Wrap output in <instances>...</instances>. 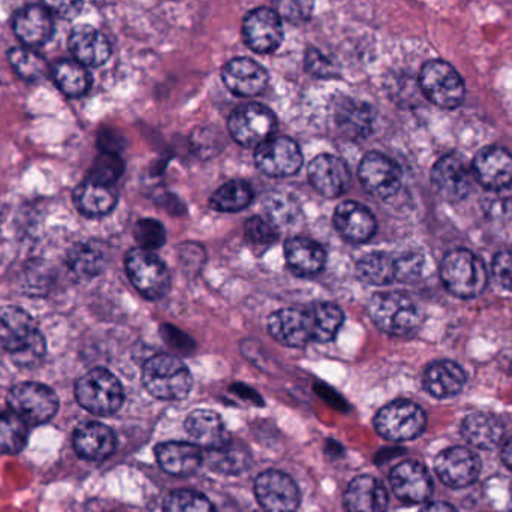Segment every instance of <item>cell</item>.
<instances>
[{
  "mask_svg": "<svg viewBox=\"0 0 512 512\" xmlns=\"http://www.w3.org/2000/svg\"><path fill=\"white\" fill-rule=\"evenodd\" d=\"M0 346L14 355L15 361L23 366L44 357L47 349L32 316L14 306L0 309Z\"/></svg>",
  "mask_w": 512,
  "mask_h": 512,
  "instance_id": "1",
  "label": "cell"
},
{
  "mask_svg": "<svg viewBox=\"0 0 512 512\" xmlns=\"http://www.w3.org/2000/svg\"><path fill=\"white\" fill-rule=\"evenodd\" d=\"M367 312L373 324L390 336H411L423 322L420 307L402 292H378L370 298Z\"/></svg>",
  "mask_w": 512,
  "mask_h": 512,
  "instance_id": "2",
  "label": "cell"
},
{
  "mask_svg": "<svg viewBox=\"0 0 512 512\" xmlns=\"http://www.w3.org/2000/svg\"><path fill=\"white\" fill-rule=\"evenodd\" d=\"M441 280L454 297H478L489 283V271L480 256L468 249H454L441 262Z\"/></svg>",
  "mask_w": 512,
  "mask_h": 512,
  "instance_id": "3",
  "label": "cell"
},
{
  "mask_svg": "<svg viewBox=\"0 0 512 512\" xmlns=\"http://www.w3.org/2000/svg\"><path fill=\"white\" fill-rule=\"evenodd\" d=\"M192 382L191 370L176 355H155L144 364V388L156 399H185L191 393Z\"/></svg>",
  "mask_w": 512,
  "mask_h": 512,
  "instance_id": "4",
  "label": "cell"
},
{
  "mask_svg": "<svg viewBox=\"0 0 512 512\" xmlns=\"http://www.w3.org/2000/svg\"><path fill=\"white\" fill-rule=\"evenodd\" d=\"M78 403L90 414L111 415L119 411L125 400L119 379L105 369H93L75 385Z\"/></svg>",
  "mask_w": 512,
  "mask_h": 512,
  "instance_id": "5",
  "label": "cell"
},
{
  "mask_svg": "<svg viewBox=\"0 0 512 512\" xmlns=\"http://www.w3.org/2000/svg\"><path fill=\"white\" fill-rule=\"evenodd\" d=\"M424 96L436 107L454 110L465 101L466 87L462 75L444 60H430L420 71Z\"/></svg>",
  "mask_w": 512,
  "mask_h": 512,
  "instance_id": "6",
  "label": "cell"
},
{
  "mask_svg": "<svg viewBox=\"0 0 512 512\" xmlns=\"http://www.w3.org/2000/svg\"><path fill=\"white\" fill-rule=\"evenodd\" d=\"M125 264L132 285L147 300H159L170 291V270L155 252L143 248L132 249L126 255Z\"/></svg>",
  "mask_w": 512,
  "mask_h": 512,
  "instance_id": "7",
  "label": "cell"
},
{
  "mask_svg": "<svg viewBox=\"0 0 512 512\" xmlns=\"http://www.w3.org/2000/svg\"><path fill=\"white\" fill-rule=\"evenodd\" d=\"M426 412L409 400H396L381 409L375 418V427L382 438L403 442L418 438L426 429Z\"/></svg>",
  "mask_w": 512,
  "mask_h": 512,
  "instance_id": "8",
  "label": "cell"
},
{
  "mask_svg": "<svg viewBox=\"0 0 512 512\" xmlns=\"http://www.w3.org/2000/svg\"><path fill=\"white\" fill-rule=\"evenodd\" d=\"M228 129L240 146L256 149L273 137L277 120L270 108L251 102L240 105L231 113Z\"/></svg>",
  "mask_w": 512,
  "mask_h": 512,
  "instance_id": "9",
  "label": "cell"
},
{
  "mask_svg": "<svg viewBox=\"0 0 512 512\" xmlns=\"http://www.w3.org/2000/svg\"><path fill=\"white\" fill-rule=\"evenodd\" d=\"M8 405L27 424H44L56 415L59 400L47 385L23 382L9 391Z\"/></svg>",
  "mask_w": 512,
  "mask_h": 512,
  "instance_id": "10",
  "label": "cell"
},
{
  "mask_svg": "<svg viewBox=\"0 0 512 512\" xmlns=\"http://www.w3.org/2000/svg\"><path fill=\"white\" fill-rule=\"evenodd\" d=\"M402 170L397 162L379 152H370L361 159L358 179L363 188L378 200H388L402 186Z\"/></svg>",
  "mask_w": 512,
  "mask_h": 512,
  "instance_id": "11",
  "label": "cell"
},
{
  "mask_svg": "<svg viewBox=\"0 0 512 512\" xmlns=\"http://www.w3.org/2000/svg\"><path fill=\"white\" fill-rule=\"evenodd\" d=\"M255 164L265 176L279 179L297 174L303 165V155L291 138L271 137L256 147Z\"/></svg>",
  "mask_w": 512,
  "mask_h": 512,
  "instance_id": "12",
  "label": "cell"
},
{
  "mask_svg": "<svg viewBox=\"0 0 512 512\" xmlns=\"http://www.w3.org/2000/svg\"><path fill=\"white\" fill-rule=\"evenodd\" d=\"M256 501L265 512H295L300 505V490L289 475L265 471L256 478Z\"/></svg>",
  "mask_w": 512,
  "mask_h": 512,
  "instance_id": "13",
  "label": "cell"
},
{
  "mask_svg": "<svg viewBox=\"0 0 512 512\" xmlns=\"http://www.w3.org/2000/svg\"><path fill=\"white\" fill-rule=\"evenodd\" d=\"M243 39L255 53H273L283 41L282 18L274 9H254L243 21Z\"/></svg>",
  "mask_w": 512,
  "mask_h": 512,
  "instance_id": "14",
  "label": "cell"
},
{
  "mask_svg": "<svg viewBox=\"0 0 512 512\" xmlns=\"http://www.w3.org/2000/svg\"><path fill=\"white\" fill-rule=\"evenodd\" d=\"M435 471L448 487L463 489L480 477L481 460L468 448H448L436 457Z\"/></svg>",
  "mask_w": 512,
  "mask_h": 512,
  "instance_id": "15",
  "label": "cell"
},
{
  "mask_svg": "<svg viewBox=\"0 0 512 512\" xmlns=\"http://www.w3.org/2000/svg\"><path fill=\"white\" fill-rule=\"evenodd\" d=\"M432 185L439 197L451 203L468 197L471 191V173L462 156L450 153L439 159L432 170Z\"/></svg>",
  "mask_w": 512,
  "mask_h": 512,
  "instance_id": "16",
  "label": "cell"
},
{
  "mask_svg": "<svg viewBox=\"0 0 512 512\" xmlns=\"http://www.w3.org/2000/svg\"><path fill=\"white\" fill-rule=\"evenodd\" d=\"M307 176L313 188L325 198H337L351 186L348 165L334 155L316 156L307 168Z\"/></svg>",
  "mask_w": 512,
  "mask_h": 512,
  "instance_id": "17",
  "label": "cell"
},
{
  "mask_svg": "<svg viewBox=\"0 0 512 512\" xmlns=\"http://www.w3.org/2000/svg\"><path fill=\"white\" fill-rule=\"evenodd\" d=\"M475 179L492 192L512 185V155L504 147L492 146L478 152L474 164Z\"/></svg>",
  "mask_w": 512,
  "mask_h": 512,
  "instance_id": "18",
  "label": "cell"
},
{
  "mask_svg": "<svg viewBox=\"0 0 512 512\" xmlns=\"http://www.w3.org/2000/svg\"><path fill=\"white\" fill-rule=\"evenodd\" d=\"M12 30L24 47H41L53 36V17L44 5L30 3L15 12L12 18Z\"/></svg>",
  "mask_w": 512,
  "mask_h": 512,
  "instance_id": "19",
  "label": "cell"
},
{
  "mask_svg": "<svg viewBox=\"0 0 512 512\" xmlns=\"http://www.w3.org/2000/svg\"><path fill=\"white\" fill-rule=\"evenodd\" d=\"M268 333L280 345L304 348L312 342L309 315L306 309L277 310L268 318Z\"/></svg>",
  "mask_w": 512,
  "mask_h": 512,
  "instance_id": "20",
  "label": "cell"
},
{
  "mask_svg": "<svg viewBox=\"0 0 512 512\" xmlns=\"http://www.w3.org/2000/svg\"><path fill=\"white\" fill-rule=\"evenodd\" d=\"M225 86L237 96L252 98L261 95L268 84V74L264 66L248 57H237L222 69Z\"/></svg>",
  "mask_w": 512,
  "mask_h": 512,
  "instance_id": "21",
  "label": "cell"
},
{
  "mask_svg": "<svg viewBox=\"0 0 512 512\" xmlns=\"http://www.w3.org/2000/svg\"><path fill=\"white\" fill-rule=\"evenodd\" d=\"M68 47L74 60L90 68L104 65L111 57V44L107 36L89 24H78L71 30Z\"/></svg>",
  "mask_w": 512,
  "mask_h": 512,
  "instance_id": "22",
  "label": "cell"
},
{
  "mask_svg": "<svg viewBox=\"0 0 512 512\" xmlns=\"http://www.w3.org/2000/svg\"><path fill=\"white\" fill-rule=\"evenodd\" d=\"M390 483L397 498L409 504H421L432 495L433 484L429 472L414 460L397 465L391 471Z\"/></svg>",
  "mask_w": 512,
  "mask_h": 512,
  "instance_id": "23",
  "label": "cell"
},
{
  "mask_svg": "<svg viewBox=\"0 0 512 512\" xmlns=\"http://www.w3.org/2000/svg\"><path fill=\"white\" fill-rule=\"evenodd\" d=\"M337 233L351 243L369 242L376 233L375 216L363 204L345 201L337 206L333 216Z\"/></svg>",
  "mask_w": 512,
  "mask_h": 512,
  "instance_id": "24",
  "label": "cell"
},
{
  "mask_svg": "<svg viewBox=\"0 0 512 512\" xmlns=\"http://www.w3.org/2000/svg\"><path fill=\"white\" fill-rule=\"evenodd\" d=\"M185 429L195 445L206 450H219L230 444V435L221 415L209 409H197L189 414Z\"/></svg>",
  "mask_w": 512,
  "mask_h": 512,
  "instance_id": "25",
  "label": "cell"
},
{
  "mask_svg": "<svg viewBox=\"0 0 512 512\" xmlns=\"http://www.w3.org/2000/svg\"><path fill=\"white\" fill-rule=\"evenodd\" d=\"M343 502L348 512H384L388 507V493L381 481L363 475L349 484Z\"/></svg>",
  "mask_w": 512,
  "mask_h": 512,
  "instance_id": "26",
  "label": "cell"
},
{
  "mask_svg": "<svg viewBox=\"0 0 512 512\" xmlns=\"http://www.w3.org/2000/svg\"><path fill=\"white\" fill-rule=\"evenodd\" d=\"M285 259L289 270L298 277L321 273L327 261L324 248L306 237H292L285 243Z\"/></svg>",
  "mask_w": 512,
  "mask_h": 512,
  "instance_id": "27",
  "label": "cell"
},
{
  "mask_svg": "<svg viewBox=\"0 0 512 512\" xmlns=\"http://www.w3.org/2000/svg\"><path fill=\"white\" fill-rule=\"evenodd\" d=\"M156 460L167 474L188 477L200 469L204 459L198 445L189 442H165L156 448Z\"/></svg>",
  "mask_w": 512,
  "mask_h": 512,
  "instance_id": "28",
  "label": "cell"
},
{
  "mask_svg": "<svg viewBox=\"0 0 512 512\" xmlns=\"http://www.w3.org/2000/svg\"><path fill=\"white\" fill-rule=\"evenodd\" d=\"M465 384V370L454 361H435L427 367L423 376L424 388L436 399H450L457 396Z\"/></svg>",
  "mask_w": 512,
  "mask_h": 512,
  "instance_id": "29",
  "label": "cell"
},
{
  "mask_svg": "<svg viewBox=\"0 0 512 512\" xmlns=\"http://www.w3.org/2000/svg\"><path fill=\"white\" fill-rule=\"evenodd\" d=\"M74 448L83 459L105 460L116 450V436L101 423H86L74 433Z\"/></svg>",
  "mask_w": 512,
  "mask_h": 512,
  "instance_id": "30",
  "label": "cell"
},
{
  "mask_svg": "<svg viewBox=\"0 0 512 512\" xmlns=\"http://www.w3.org/2000/svg\"><path fill=\"white\" fill-rule=\"evenodd\" d=\"M74 203L87 218H101L113 212L117 204V191L113 185L87 179L75 189Z\"/></svg>",
  "mask_w": 512,
  "mask_h": 512,
  "instance_id": "31",
  "label": "cell"
},
{
  "mask_svg": "<svg viewBox=\"0 0 512 512\" xmlns=\"http://www.w3.org/2000/svg\"><path fill=\"white\" fill-rule=\"evenodd\" d=\"M337 128L349 140H363L372 132L373 114L372 108L363 102L354 101V99H343L336 107Z\"/></svg>",
  "mask_w": 512,
  "mask_h": 512,
  "instance_id": "32",
  "label": "cell"
},
{
  "mask_svg": "<svg viewBox=\"0 0 512 512\" xmlns=\"http://www.w3.org/2000/svg\"><path fill=\"white\" fill-rule=\"evenodd\" d=\"M463 438L481 450L495 448L504 436V426L498 418L483 412L465 418L462 426Z\"/></svg>",
  "mask_w": 512,
  "mask_h": 512,
  "instance_id": "33",
  "label": "cell"
},
{
  "mask_svg": "<svg viewBox=\"0 0 512 512\" xmlns=\"http://www.w3.org/2000/svg\"><path fill=\"white\" fill-rule=\"evenodd\" d=\"M51 77L60 92L69 98H80L86 95L92 86V75L89 74L86 66L81 65L77 60L63 59L54 63L51 68Z\"/></svg>",
  "mask_w": 512,
  "mask_h": 512,
  "instance_id": "34",
  "label": "cell"
},
{
  "mask_svg": "<svg viewBox=\"0 0 512 512\" xmlns=\"http://www.w3.org/2000/svg\"><path fill=\"white\" fill-rule=\"evenodd\" d=\"M306 310L312 330V342L328 343L334 340L345 321L343 310L333 303L312 304Z\"/></svg>",
  "mask_w": 512,
  "mask_h": 512,
  "instance_id": "35",
  "label": "cell"
},
{
  "mask_svg": "<svg viewBox=\"0 0 512 512\" xmlns=\"http://www.w3.org/2000/svg\"><path fill=\"white\" fill-rule=\"evenodd\" d=\"M355 274L367 285H390L397 280V258L385 252H372L357 262Z\"/></svg>",
  "mask_w": 512,
  "mask_h": 512,
  "instance_id": "36",
  "label": "cell"
},
{
  "mask_svg": "<svg viewBox=\"0 0 512 512\" xmlns=\"http://www.w3.org/2000/svg\"><path fill=\"white\" fill-rule=\"evenodd\" d=\"M254 201V191L242 180L225 183L210 198V207L216 212H242Z\"/></svg>",
  "mask_w": 512,
  "mask_h": 512,
  "instance_id": "37",
  "label": "cell"
},
{
  "mask_svg": "<svg viewBox=\"0 0 512 512\" xmlns=\"http://www.w3.org/2000/svg\"><path fill=\"white\" fill-rule=\"evenodd\" d=\"M9 63L18 77L23 80L36 83V81L44 80L48 72H51L47 60L35 48L15 47L11 48L8 53Z\"/></svg>",
  "mask_w": 512,
  "mask_h": 512,
  "instance_id": "38",
  "label": "cell"
},
{
  "mask_svg": "<svg viewBox=\"0 0 512 512\" xmlns=\"http://www.w3.org/2000/svg\"><path fill=\"white\" fill-rule=\"evenodd\" d=\"M104 251L101 246L93 243H80L69 251L68 265L72 273L78 277H93L101 273L105 267Z\"/></svg>",
  "mask_w": 512,
  "mask_h": 512,
  "instance_id": "39",
  "label": "cell"
},
{
  "mask_svg": "<svg viewBox=\"0 0 512 512\" xmlns=\"http://www.w3.org/2000/svg\"><path fill=\"white\" fill-rule=\"evenodd\" d=\"M29 427L15 412L0 414V453L17 454L26 447Z\"/></svg>",
  "mask_w": 512,
  "mask_h": 512,
  "instance_id": "40",
  "label": "cell"
},
{
  "mask_svg": "<svg viewBox=\"0 0 512 512\" xmlns=\"http://www.w3.org/2000/svg\"><path fill=\"white\" fill-rule=\"evenodd\" d=\"M265 219L271 222L279 230L280 227L291 225L297 218V204L288 195L271 194L264 201Z\"/></svg>",
  "mask_w": 512,
  "mask_h": 512,
  "instance_id": "41",
  "label": "cell"
},
{
  "mask_svg": "<svg viewBox=\"0 0 512 512\" xmlns=\"http://www.w3.org/2000/svg\"><path fill=\"white\" fill-rule=\"evenodd\" d=\"M165 512H215L212 502L192 490H176L165 498Z\"/></svg>",
  "mask_w": 512,
  "mask_h": 512,
  "instance_id": "42",
  "label": "cell"
},
{
  "mask_svg": "<svg viewBox=\"0 0 512 512\" xmlns=\"http://www.w3.org/2000/svg\"><path fill=\"white\" fill-rule=\"evenodd\" d=\"M210 465L216 471L224 472V474H239L249 468V456L245 454V451L233 448L231 444H228L227 447L212 451Z\"/></svg>",
  "mask_w": 512,
  "mask_h": 512,
  "instance_id": "43",
  "label": "cell"
},
{
  "mask_svg": "<svg viewBox=\"0 0 512 512\" xmlns=\"http://www.w3.org/2000/svg\"><path fill=\"white\" fill-rule=\"evenodd\" d=\"M245 239L256 248H270L279 240V230L268 219L254 216L245 224Z\"/></svg>",
  "mask_w": 512,
  "mask_h": 512,
  "instance_id": "44",
  "label": "cell"
},
{
  "mask_svg": "<svg viewBox=\"0 0 512 512\" xmlns=\"http://www.w3.org/2000/svg\"><path fill=\"white\" fill-rule=\"evenodd\" d=\"M123 173V161L117 153L102 152L90 170L89 179L93 182L113 185Z\"/></svg>",
  "mask_w": 512,
  "mask_h": 512,
  "instance_id": "45",
  "label": "cell"
},
{
  "mask_svg": "<svg viewBox=\"0 0 512 512\" xmlns=\"http://www.w3.org/2000/svg\"><path fill=\"white\" fill-rule=\"evenodd\" d=\"M135 240L140 248L147 249V251L162 248L167 240L164 225L155 219H141L135 225Z\"/></svg>",
  "mask_w": 512,
  "mask_h": 512,
  "instance_id": "46",
  "label": "cell"
},
{
  "mask_svg": "<svg viewBox=\"0 0 512 512\" xmlns=\"http://www.w3.org/2000/svg\"><path fill=\"white\" fill-rule=\"evenodd\" d=\"M274 11L289 23H303L309 20L315 0H273Z\"/></svg>",
  "mask_w": 512,
  "mask_h": 512,
  "instance_id": "47",
  "label": "cell"
},
{
  "mask_svg": "<svg viewBox=\"0 0 512 512\" xmlns=\"http://www.w3.org/2000/svg\"><path fill=\"white\" fill-rule=\"evenodd\" d=\"M424 256L409 252L397 258V282H414L423 274Z\"/></svg>",
  "mask_w": 512,
  "mask_h": 512,
  "instance_id": "48",
  "label": "cell"
},
{
  "mask_svg": "<svg viewBox=\"0 0 512 512\" xmlns=\"http://www.w3.org/2000/svg\"><path fill=\"white\" fill-rule=\"evenodd\" d=\"M492 273L502 288L512 292V252H501L495 256Z\"/></svg>",
  "mask_w": 512,
  "mask_h": 512,
  "instance_id": "49",
  "label": "cell"
},
{
  "mask_svg": "<svg viewBox=\"0 0 512 512\" xmlns=\"http://www.w3.org/2000/svg\"><path fill=\"white\" fill-rule=\"evenodd\" d=\"M41 3L63 20H74L83 9V0H41Z\"/></svg>",
  "mask_w": 512,
  "mask_h": 512,
  "instance_id": "50",
  "label": "cell"
},
{
  "mask_svg": "<svg viewBox=\"0 0 512 512\" xmlns=\"http://www.w3.org/2000/svg\"><path fill=\"white\" fill-rule=\"evenodd\" d=\"M421 512H456V510L451 505L444 504V502H435V504L427 505Z\"/></svg>",
  "mask_w": 512,
  "mask_h": 512,
  "instance_id": "51",
  "label": "cell"
},
{
  "mask_svg": "<svg viewBox=\"0 0 512 512\" xmlns=\"http://www.w3.org/2000/svg\"><path fill=\"white\" fill-rule=\"evenodd\" d=\"M502 462H504L508 468L512 469V439L502 448Z\"/></svg>",
  "mask_w": 512,
  "mask_h": 512,
  "instance_id": "52",
  "label": "cell"
}]
</instances>
